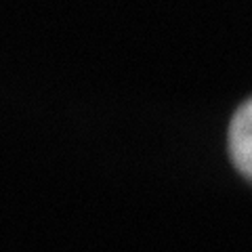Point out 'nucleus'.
Returning <instances> with one entry per match:
<instances>
[{"mask_svg": "<svg viewBox=\"0 0 252 252\" xmlns=\"http://www.w3.org/2000/svg\"><path fill=\"white\" fill-rule=\"evenodd\" d=\"M229 154L244 177L252 181V99H248L229 124Z\"/></svg>", "mask_w": 252, "mask_h": 252, "instance_id": "1", "label": "nucleus"}]
</instances>
